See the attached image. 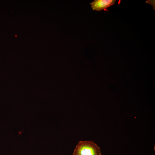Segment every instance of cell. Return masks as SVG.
<instances>
[{"mask_svg":"<svg viewBox=\"0 0 155 155\" xmlns=\"http://www.w3.org/2000/svg\"><path fill=\"white\" fill-rule=\"evenodd\" d=\"M73 155H102L100 147L92 141H79Z\"/></svg>","mask_w":155,"mask_h":155,"instance_id":"6da1fadb","label":"cell"},{"mask_svg":"<svg viewBox=\"0 0 155 155\" xmlns=\"http://www.w3.org/2000/svg\"><path fill=\"white\" fill-rule=\"evenodd\" d=\"M116 0H95L90 3L92 10L100 11L115 4Z\"/></svg>","mask_w":155,"mask_h":155,"instance_id":"7a4b0ae2","label":"cell"}]
</instances>
